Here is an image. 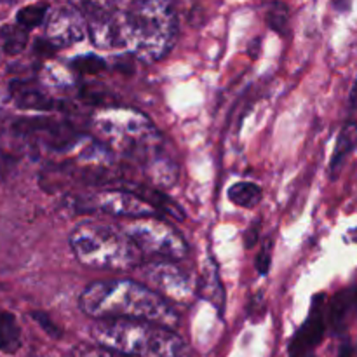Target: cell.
Segmentation results:
<instances>
[{"label": "cell", "mask_w": 357, "mask_h": 357, "mask_svg": "<svg viewBox=\"0 0 357 357\" xmlns=\"http://www.w3.org/2000/svg\"><path fill=\"white\" fill-rule=\"evenodd\" d=\"M79 305L94 319L150 321L167 328H176L180 323V316L167 298L128 279L93 282L82 291Z\"/></svg>", "instance_id": "1"}, {"label": "cell", "mask_w": 357, "mask_h": 357, "mask_svg": "<svg viewBox=\"0 0 357 357\" xmlns=\"http://www.w3.org/2000/svg\"><path fill=\"white\" fill-rule=\"evenodd\" d=\"M98 135L119 152L142 160L155 183L171 185L176 166L160 150L162 138L143 114L128 108H105L93 119Z\"/></svg>", "instance_id": "2"}, {"label": "cell", "mask_w": 357, "mask_h": 357, "mask_svg": "<svg viewBox=\"0 0 357 357\" xmlns=\"http://www.w3.org/2000/svg\"><path fill=\"white\" fill-rule=\"evenodd\" d=\"M115 14L122 49L142 61H159L176 44L178 21L169 0H131Z\"/></svg>", "instance_id": "3"}, {"label": "cell", "mask_w": 357, "mask_h": 357, "mask_svg": "<svg viewBox=\"0 0 357 357\" xmlns=\"http://www.w3.org/2000/svg\"><path fill=\"white\" fill-rule=\"evenodd\" d=\"M100 347L129 357H188V347L173 328L150 321L100 319L93 328Z\"/></svg>", "instance_id": "4"}, {"label": "cell", "mask_w": 357, "mask_h": 357, "mask_svg": "<svg viewBox=\"0 0 357 357\" xmlns=\"http://www.w3.org/2000/svg\"><path fill=\"white\" fill-rule=\"evenodd\" d=\"M70 246L80 264L98 271H132L143 260V251L124 229L94 220L72 230Z\"/></svg>", "instance_id": "5"}, {"label": "cell", "mask_w": 357, "mask_h": 357, "mask_svg": "<svg viewBox=\"0 0 357 357\" xmlns=\"http://www.w3.org/2000/svg\"><path fill=\"white\" fill-rule=\"evenodd\" d=\"M122 229L143 253H152L167 260H181L188 253L183 237L169 223L155 216L131 218V222L126 223Z\"/></svg>", "instance_id": "6"}, {"label": "cell", "mask_w": 357, "mask_h": 357, "mask_svg": "<svg viewBox=\"0 0 357 357\" xmlns=\"http://www.w3.org/2000/svg\"><path fill=\"white\" fill-rule=\"evenodd\" d=\"M143 278L164 298L176 303H188L194 300L195 291L190 279L173 261H152L143 267Z\"/></svg>", "instance_id": "7"}, {"label": "cell", "mask_w": 357, "mask_h": 357, "mask_svg": "<svg viewBox=\"0 0 357 357\" xmlns=\"http://www.w3.org/2000/svg\"><path fill=\"white\" fill-rule=\"evenodd\" d=\"M324 302L326 296L317 295L310 307L309 317L296 331L291 345H289V357H314V351L321 344L326 331V314H324Z\"/></svg>", "instance_id": "8"}, {"label": "cell", "mask_w": 357, "mask_h": 357, "mask_svg": "<svg viewBox=\"0 0 357 357\" xmlns=\"http://www.w3.org/2000/svg\"><path fill=\"white\" fill-rule=\"evenodd\" d=\"M93 206L98 211L121 216V218H143V216L157 215V209L153 206H150L131 190L101 192L93 197Z\"/></svg>", "instance_id": "9"}, {"label": "cell", "mask_w": 357, "mask_h": 357, "mask_svg": "<svg viewBox=\"0 0 357 357\" xmlns=\"http://www.w3.org/2000/svg\"><path fill=\"white\" fill-rule=\"evenodd\" d=\"M86 21L75 9H59L52 14L47 24V40L54 47L77 44L86 37Z\"/></svg>", "instance_id": "10"}, {"label": "cell", "mask_w": 357, "mask_h": 357, "mask_svg": "<svg viewBox=\"0 0 357 357\" xmlns=\"http://www.w3.org/2000/svg\"><path fill=\"white\" fill-rule=\"evenodd\" d=\"M356 145H357V124L351 121V122H347V124L344 126V129L340 131V136H338V139H337V146H335L333 157H331L330 174L333 180H335V176L340 173L345 159L351 155V152L356 149Z\"/></svg>", "instance_id": "11"}, {"label": "cell", "mask_w": 357, "mask_h": 357, "mask_svg": "<svg viewBox=\"0 0 357 357\" xmlns=\"http://www.w3.org/2000/svg\"><path fill=\"white\" fill-rule=\"evenodd\" d=\"M131 192H135V194L139 195L143 201H146L150 206H153V208L157 209V213H164L166 216L178 220V222L185 220L183 209H181L173 199H169L166 194H162V192H157L150 187H143V185H136V187L131 188Z\"/></svg>", "instance_id": "12"}, {"label": "cell", "mask_w": 357, "mask_h": 357, "mask_svg": "<svg viewBox=\"0 0 357 357\" xmlns=\"http://www.w3.org/2000/svg\"><path fill=\"white\" fill-rule=\"evenodd\" d=\"M14 100L21 108H35V110H51L54 107V101L49 96L42 94L40 91L33 89L24 82H14L10 86Z\"/></svg>", "instance_id": "13"}, {"label": "cell", "mask_w": 357, "mask_h": 357, "mask_svg": "<svg viewBox=\"0 0 357 357\" xmlns=\"http://www.w3.org/2000/svg\"><path fill=\"white\" fill-rule=\"evenodd\" d=\"M21 347V330L16 317L10 312L0 310V351L14 354Z\"/></svg>", "instance_id": "14"}, {"label": "cell", "mask_w": 357, "mask_h": 357, "mask_svg": "<svg viewBox=\"0 0 357 357\" xmlns=\"http://www.w3.org/2000/svg\"><path fill=\"white\" fill-rule=\"evenodd\" d=\"M357 291L354 289H342L335 295L333 302L330 307V323L335 331H340L345 324V317H347L349 310H351L352 303H356Z\"/></svg>", "instance_id": "15"}, {"label": "cell", "mask_w": 357, "mask_h": 357, "mask_svg": "<svg viewBox=\"0 0 357 357\" xmlns=\"http://www.w3.org/2000/svg\"><path fill=\"white\" fill-rule=\"evenodd\" d=\"M28 30L21 24H3L0 28V47L7 54H20L26 47Z\"/></svg>", "instance_id": "16"}, {"label": "cell", "mask_w": 357, "mask_h": 357, "mask_svg": "<svg viewBox=\"0 0 357 357\" xmlns=\"http://www.w3.org/2000/svg\"><path fill=\"white\" fill-rule=\"evenodd\" d=\"M229 199L241 208H255L261 201V188L250 181H239L229 188Z\"/></svg>", "instance_id": "17"}, {"label": "cell", "mask_w": 357, "mask_h": 357, "mask_svg": "<svg viewBox=\"0 0 357 357\" xmlns=\"http://www.w3.org/2000/svg\"><path fill=\"white\" fill-rule=\"evenodd\" d=\"M197 291L201 293L204 298L211 300L220 310H223V302H225V298H223V288L222 284H220V279H218V274H216L215 265L211 264L208 265V271H206L204 275H202Z\"/></svg>", "instance_id": "18"}, {"label": "cell", "mask_w": 357, "mask_h": 357, "mask_svg": "<svg viewBox=\"0 0 357 357\" xmlns=\"http://www.w3.org/2000/svg\"><path fill=\"white\" fill-rule=\"evenodd\" d=\"M267 23L275 33L289 35V9L284 2H272L267 9Z\"/></svg>", "instance_id": "19"}, {"label": "cell", "mask_w": 357, "mask_h": 357, "mask_svg": "<svg viewBox=\"0 0 357 357\" xmlns=\"http://www.w3.org/2000/svg\"><path fill=\"white\" fill-rule=\"evenodd\" d=\"M45 13H47V6H44V3H42V6L38 3V6L23 7L16 16L17 24H21V26L26 28V30L38 26V24L44 21Z\"/></svg>", "instance_id": "20"}, {"label": "cell", "mask_w": 357, "mask_h": 357, "mask_svg": "<svg viewBox=\"0 0 357 357\" xmlns=\"http://www.w3.org/2000/svg\"><path fill=\"white\" fill-rule=\"evenodd\" d=\"M72 68L80 73H86V75H94V73H100L101 70H105V61L94 54L79 56L72 61Z\"/></svg>", "instance_id": "21"}, {"label": "cell", "mask_w": 357, "mask_h": 357, "mask_svg": "<svg viewBox=\"0 0 357 357\" xmlns=\"http://www.w3.org/2000/svg\"><path fill=\"white\" fill-rule=\"evenodd\" d=\"M271 260H272V243L267 241L264 246V250L260 251L257 258V268L261 275H267L271 271Z\"/></svg>", "instance_id": "22"}, {"label": "cell", "mask_w": 357, "mask_h": 357, "mask_svg": "<svg viewBox=\"0 0 357 357\" xmlns=\"http://www.w3.org/2000/svg\"><path fill=\"white\" fill-rule=\"evenodd\" d=\"M31 317H33L35 321H37L38 324H40L42 326V330L45 331V333L47 335H51V337H54V338H59V330H58V326H56L54 323H52L51 319H49L47 316H45L44 312H33L31 314Z\"/></svg>", "instance_id": "23"}, {"label": "cell", "mask_w": 357, "mask_h": 357, "mask_svg": "<svg viewBox=\"0 0 357 357\" xmlns=\"http://www.w3.org/2000/svg\"><path fill=\"white\" fill-rule=\"evenodd\" d=\"M258 234H260V223H255L246 232V248H253L258 243Z\"/></svg>", "instance_id": "24"}, {"label": "cell", "mask_w": 357, "mask_h": 357, "mask_svg": "<svg viewBox=\"0 0 357 357\" xmlns=\"http://www.w3.org/2000/svg\"><path fill=\"white\" fill-rule=\"evenodd\" d=\"M87 357H129V356H124V354H121V352H115V351H110V349L101 347L100 351L91 352Z\"/></svg>", "instance_id": "25"}, {"label": "cell", "mask_w": 357, "mask_h": 357, "mask_svg": "<svg viewBox=\"0 0 357 357\" xmlns=\"http://www.w3.org/2000/svg\"><path fill=\"white\" fill-rule=\"evenodd\" d=\"M352 0H333V7L338 13H345V10L351 9Z\"/></svg>", "instance_id": "26"}, {"label": "cell", "mask_w": 357, "mask_h": 357, "mask_svg": "<svg viewBox=\"0 0 357 357\" xmlns=\"http://www.w3.org/2000/svg\"><path fill=\"white\" fill-rule=\"evenodd\" d=\"M352 356V347H351V342L345 340L340 347V354L338 357H351Z\"/></svg>", "instance_id": "27"}, {"label": "cell", "mask_w": 357, "mask_h": 357, "mask_svg": "<svg viewBox=\"0 0 357 357\" xmlns=\"http://www.w3.org/2000/svg\"><path fill=\"white\" fill-rule=\"evenodd\" d=\"M351 105L352 107H357V79L354 82V87H352L351 91Z\"/></svg>", "instance_id": "28"}, {"label": "cell", "mask_w": 357, "mask_h": 357, "mask_svg": "<svg viewBox=\"0 0 357 357\" xmlns=\"http://www.w3.org/2000/svg\"><path fill=\"white\" fill-rule=\"evenodd\" d=\"M0 51H2V47H0Z\"/></svg>", "instance_id": "29"}, {"label": "cell", "mask_w": 357, "mask_h": 357, "mask_svg": "<svg viewBox=\"0 0 357 357\" xmlns=\"http://www.w3.org/2000/svg\"><path fill=\"white\" fill-rule=\"evenodd\" d=\"M356 357H357V354H356Z\"/></svg>", "instance_id": "30"}]
</instances>
